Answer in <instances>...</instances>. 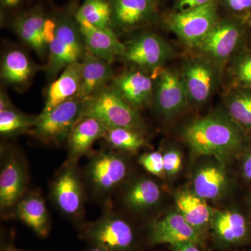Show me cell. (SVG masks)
Wrapping results in <instances>:
<instances>
[{
	"instance_id": "cell-1",
	"label": "cell",
	"mask_w": 251,
	"mask_h": 251,
	"mask_svg": "<svg viewBox=\"0 0 251 251\" xmlns=\"http://www.w3.org/2000/svg\"><path fill=\"white\" fill-rule=\"evenodd\" d=\"M193 152L226 163L245 147L246 131L226 112H215L190 122L182 132Z\"/></svg>"
},
{
	"instance_id": "cell-2",
	"label": "cell",
	"mask_w": 251,
	"mask_h": 251,
	"mask_svg": "<svg viewBox=\"0 0 251 251\" xmlns=\"http://www.w3.org/2000/svg\"><path fill=\"white\" fill-rule=\"evenodd\" d=\"M55 22V32L44 66L47 76L53 80L68 66L80 62L87 50L74 15H59Z\"/></svg>"
},
{
	"instance_id": "cell-3",
	"label": "cell",
	"mask_w": 251,
	"mask_h": 251,
	"mask_svg": "<svg viewBox=\"0 0 251 251\" xmlns=\"http://www.w3.org/2000/svg\"><path fill=\"white\" fill-rule=\"evenodd\" d=\"M94 117L107 128L125 127L143 132L145 122L139 111L122 98L111 85L84 100L82 117Z\"/></svg>"
},
{
	"instance_id": "cell-4",
	"label": "cell",
	"mask_w": 251,
	"mask_h": 251,
	"mask_svg": "<svg viewBox=\"0 0 251 251\" xmlns=\"http://www.w3.org/2000/svg\"><path fill=\"white\" fill-rule=\"evenodd\" d=\"M247 24L234 17L219 19L202 42L196 48L200 55L221 69L239 51Z\"/></svg>"
},
{
	"instance_id": "cell-5",
	"label": "cell",
	"mask_w": 251,
	"mask_h": 251,
	"mask_svg": "<svg viewBox=\"0 0 251 251\" xmlns=\"http://www.w3.org/2000/svg\"><path fill=\"white\" fill-rule=\"evenodd\" d=\"M219 0L186 11H175L166 18V27L190 48L196 49L219 21Z\"/></svg>"
},
{
	"instance_id": "cell-6",
	"label": "cell",
	"mask_w": 251,
	"mask_h": 251,
	"mask_svg": "<svg viewBox=\"0 0 251 251\" xmlns=\"http://www.w3.org/2000/svg\"><path fill=\"white\" fill-rule=\"evenodd\" d=\"M84 100L75 95L46 115H39L30 133L41 143L59 145L67 143L74 126L82 117Z\"/></svg>"
},
{
	"instance_id": "cell-7",
	"label": "cell",
	"mask_w": 251,
	"mask_h": 251,
	"mask_svg": "<svg viewBox=\"0 0 251 251\" xmlns=\"http://www.w3.org/2000/svg\"><path fill=\"white\" fill-rule=\"evenodd\" d=\"M125 45L122 59L151 74H156L163 68L174 55L170 44L151 31L136 34L125 43Z\"/></svg>"
},
{
	"instance_id": "cell-8",
	"label": "cell",
	"mask_w": 251,
	"mask_h": 251,
	"mask_svg": "<svg viewBox=\"0 0 251 251\" xmlns=\"http://www.w3.org/2000/svg\"><path fill=\"white\" fill-rule=\"evenodd\" d=\"M184 80L188 103L201 105L209 100L219 87L223 71L201 55L188 57L180 69Z\"/></svg>"
},
{
	"instance_id": "cell-9",
	"label": "cell",
	"mask_w": 251,
	"mask_h": 251,
	"mask_svg": "<svg viewBox=\"0 0 251 251\" xmlns=\"http://www.w3.org/2000/svg\"><path fill=\"white\" fill-rule=\"evenodd\" d=\"M76 163L67 161L54 176L50 196L56 207L71 219H80L85 207V187Z\"/></svg>"
},
{
	"instance_id": "cell-10",
	"label": "cell",
	"mask_w": 251,
	"mask_h": 251,
	"mask_svg": "<svg viewBox=\"0 0 251 251\" xmlns=\"http://www.w3.org/2000/svg\"><path fill=\"white\" fill-rule=\"evenodd\" d=\"M155 74L151 105L158 115L171 120L189 104L184 80L176 69L163 67Z\"/></svg>"
},
{
	"instance_id": "cell-11",
	"label": "cell",
	"mask_w": 251,
	"mask_h": 251,
	"mask_svg": "<svg viewBox=\"0 0 251 251\" xmlns=\"http://www.w3.org/2000/svg\"><path fill=\"white\" fill-rule=\"evenodd\" d=\"M128 173V164L121 155L110 150H101L91 158L85 173L94 192L104 196L120 186Z\"/></svg>"
},
{
	"instance_id": "cell-12",
	"label": "cell",
	"mask_w": 251,
	"mask_h": 251,
	"mask_svg": "<svg viewBox=\"0 0 251 251\" xmlns=\"http://www.w3.org/2000/svg\"><path fill=\"white\" fill-rule=\"evenodd\" d=\"M82 236L105 251H128L135 242L133 227L116 214L108 213L84 229Z\"/></svg>"
},
{
	"instance_id": "cell-13",
	"label": "cell",
	"mask_w": 251,
	"mask_h": 251,
	"mask_svg": "<svg viewBox=\"0 0 251 251\" xmlns=\"http://www.w3.org/2000/svg\"><path fill=\"white\" fill-rule=\"evenodd\" d=\"M3 156L0 171V209L6 214L14 211L25 195L28 172L25 162L17 151L7 150Z\"/></svg>"
},
{
	"instance_id": "cell-14",
	"label": "cell",
	"mask_w": 251,
	"mask_h": 251,
	"mask_svg": "<svg viewBox=\"0 0 251 251\" xmlns=\"http://www.w3.org/2000/svg\"><path fill=\"white\" fill-rule=\"evenodd\" d=\"M110 85L138 111L151 105L154 78L143 69L133 67L115 75Z\"/></svg>"
},
{
	"instance_id": "cell-15",
	"label": "cell",
	"mask_w": 251,
	"mask_h": 251,
	"mask_svg": "<svg viewBox=\"0 0 251 251\" xmlns=\"http://www.w3.org/2000/svg\"><path fill=\"white\" fill-rule=\"evenodd\" d=\"M111 4L112 26L122 31H130L156 19L160 0H109Z\"/></svg>"
},
{
	"instance_id": "cell-16",
	"label": "cell",
	"mask_w": 251,
	"mask_h": 251,
	"mask_svg": "<svg viewBox=\"0 0 251 251\" xmlns=\"http://www.w3.org/2000/svg\"><path fill=\"white\" fill-rule=\"evenodd\" d=\"M74 16L87 50L110 63L117 58H122L125 43L119 39L114 29L97 27L75 13Z\"/></svg>"
},
{
	"instance_id": "cell-17",
	"label": "cell",
	"mask_w": 251,
	"mask_h": 251,
	"mask_svg": "<svg viewBox=\"0 0 251 251\" xmlns=\"http://www.w3.org/2000/svg\"><path fill=\"white\" fill-rule=\"evenodd\" d=\"M153 244L176 245L181 243L201 244V232L191 226L178 211L171 212L153 223L150 229Z\"/></svg>"
},
{
	"instance_id": "cell-18",
	"label": "cell",
	"mask_w": 251,
	"mask_h": 251,
	"mask_svg": "<svg viewBox=\"0 0 251 251\" xmlns=\"http://www.w3.org/2000/svg\"><path fill=\"white\" fill-rule=\"evenodd\" d=\"M200 165L193 178V192L206 201H214L224 196L229 186V177L225 163L214 157Z\"/></svg>"
},
{
	"instance_id": "cell-19",
	"label": "cell",
	"mask_w": 251,
	"mask_h": 251,
	"mask_svg": "<svg viewBox=\"0 0 251 251\" xmlns=\"http://www.w3.org/2000/svg\"><path fill=\"white\" fill-rule=\"evenodd\" d=\"M115 71L112 63L87 50L81 61L80 86L77 96L82 100L93 97L100 90L111 83L115 77Z\"/></svg>"
},
{
	"instance_id": "cell-20",
	"label": "cell",
	"mask_w": 251,
	"mask_h": 251,
	"mask_svg": "<svg viewBox=\"0 0 251 251\" xmlns=\"http://www.w3.org/2000/svg\"><path fill=\"white\" fill-rule=\"evenodd\" d=\"M47 17L40 8L28 10L16 16L13 21L15 33L38 56L44 59L49 48L44 39V28Z\"/></svg>"
},
{
	"instance_id": "cell-21",
	"label": "cell",
	"mask_w": 251,
	"mask_h": 251,
	"mask_svg": "<svg viewBox=\"0 0 251 251\" xmlns=\"http://www.w3.org/2000/svg\"><path fill=\"white\" fill-rule=\"evenodd\" d=\"M36 72L37 66L22 50L9 49L3 54L0 75L4 84L17 90H24Z\"/></svg>"
},
{
	"instance_id": "cell-22",
	"label": "cell",
	"mask_w": 251,
	"mask_h": 251,
	"mask_svg": "<svg viewBox=\"0 0 251 251\" xmlns=\"http://www.w3.org/2000/svg\"><path fill=\"white\" fill-rule=\"evenodd\" d=\"M107 127L94 117H82L74 126L67 141L69 160H77L90 151L96 141L103 138Z\"/></svg>"
},
{
	"instance_id": "cell-23",
	"label": "cell",
	"mask_w": 251,
	"mask_h": 251,
	"mask_svg": "<svg viewBox=\"0 0 251 251\" xmlns=\"http://www.w3.org/2000/svg\"><path fill=\"white\" fill-rule=\"evenodd\" d=\"M210 224L214 237L225 245L244 242L249 234L247 219L234 209L214 211Z\"/></svg>"
},
{
	"instance_id": "cell-24",
	"label": "cell",
	"mask_w": 251,
	"mask_h": 251,
	"mask_svg": "<svg viewBox=\"0 0 251 251\" xmlns=\"http://www.w3.org/2000/svg\"><path fill=\"white\" fill-rule=\"evenodd\" d=\"M15 214L37 235L45 237L50 229L49 211L40 193L33 191L25 195L15 207Z\"/></svg>"
},
{
	"instance_id": "cell-25",
	"label": "cell",
	"mask_w": 251,
	"mask_h": 251,
	"mask_svg": "<svg viewBox=\"0 0 251 251\" xmlns=\"http://www.w3.org/2000/svg\"><path fill=\"white\" fill-rule=\"evenodd\" d=\"M81 62L68 66L50 85L44 108L40 115L49 113L59 105L77 95L80 86Z\"/></svg>"
},
{
	"instance_id": "cell-26",
	"label": "cell",
	"mask_w": 251,
	"mask_h": 251,
	"mask_svg": "<svg viewBox=\"0 0 251 251\" xmlns=\"http://www.w3.org/2000/svg\"><path fill=\"white\" fill-rule=\"evenodd\" d=\"M161 198V190L156 181L149 178L135 179L126 188L123 202L135 212H145L155 207Z\"/></svg>"
},
{
	"instance_id": "cell-27",
	"label": "cell",
	"mask_w": 251,
	"mask_h": 251,
	"mask_svg": "<svg viewBox=\"0 0 251 251\" xmlns=\"http://www.w3.org/2000/svg\"><path fill=\"white\" fill-rule=\"evenodd\" d=\"M177 211L186 221L200 232L211 224L214 210L209 206L206 200L200 197L194 192L182 191L175 196Z\"/></svg>"
},
{
	"instance_id": "cell-28",
	"label": "cell",
	"mask_w": 251,
	"mask_h": 251,
	"mask_svg": "<svg viewBox=\"0 0 251 251\" xmlns=\"http://www.w3.org/2000/svg\"><path fill=\"white\" fill-rule=\"evenodd\" d=\"M224 103L226 113L251 133V87L232 86L225 96Z\"/></svg>"
},
{
	"instance_id": "cell-29",
	"label": "cell",
	"mask_w": 251,
	"mask_h": 251,
	"mask_svg": "<svg viewBox=\"0 0 251 251\" xmlns=\"http://www.w3.org/2000/svg\"><path fill=\"white\" fill-rule=\"evenodd\" d=\"M103 139L114 150L128 152H135L146 145L143 132L125 127L107 128Z\"/></svg>"
},
{
	"instance_id": "cell-30",
	"label": "cell",
	"mask_w": 251,
	"mask_h": 251,
	"mask_svg": "<svg viewBox=\"0 0 251 251\" xmlns=\"http://www.w3.org/2000/svg\"><path fill=\"white\" fill-rule=\"evenodd\" d=\"M75 14L97 27L114 29L109 0H84Z\"/></svg>"
},
{
	"instance_id": "cell-31",
	"label": "cell",
	"mask_w": 251,
	"mask_h": 251,
	"mask_svg": "<svg viewBox=\"0 0 251 251\" xmlns=\"http://www.w3.org/2000/svg\"><path fill=\"white\" fill-rule=\"evenodd\" d=\"M37 116H31L16 108L0 111V133L11 137L29 132L35 126Z\"/></svg>"
},
{
	"instance_id": "cell-32",
	"label": "cell",
	"mask_w": 251,
	"mask_h": 251,
	"mask_svg": "<svg viewBox=\"0 0 251 251\" xmlns=\"http://www.w3.org/2000/svg\"><path fill=\"white\" fill-rule=\"evenodd\" d=\"M229 63L228 72L232 86L251 87V50L238 51Z\"/></svg>"
},
{
	"instance_id": "cell-33",
	"label": "cell",
	"mask_w": 251,
	"mask_h": 251,
	"mask_svg": "<svg viewBox=\"0 0 251 251\" xmlns=\"http://www.w3.org/2000/svg\"><path fill=\"white\" fill-rule=\"evenodd\" d=\"M138 163L146 170L158 177L166 176L163 166V153L160 151L143 153L138 158Z\"/></svg>"
},
{
	"instance_id": "cell-34",
	"label": "cell",
	"mask_w": 251,
	"mask_h": 251,
	"mask_svg": "<svg viewBox=\"0 0 251 251\" xmlns=\"http://www.w3.org/2000/svg\"><path fill=\"white\" fill-rule=\"evenodd\" d=\"M222 4L234 18L250 25L251 0H222Z\"/></svg>"
},
{
	"instance_id": "cell-35",
	"label": "cell",
	"mask_w": 251,
	"mask_h": 251,
	"mask_svg": "<svg viewBox=\"0 0 251 251\" xmlns=\"http://www.w3.org/2000/svg\"><path fill=\"white\" fill-rule=\"evenodd\" d=\"M163 156L166 176L171 177L177 174L182 166V156L179 150L169 149L163 153Z\"/></svg>"
},
{
	"instance_id": "cell-36",
	"label": "cell",
	"mask_w": 251,
	"mask_h": 251,
	"mask_svg": "<svg viewBox=\"0 0 251 251\" xmlns=\"http://www.w3.org/2000/svg\"><path fill=\"white\" fill-rule=\"evenodd\" d=\"M215 0H176L175 11H186L212 2Z\"/></svg>"
},
{
	"instance_id": "cell-37",
	"label": "cell",
	"mask_w": 251,
	"mask_h": 251,
	"mask_svg": "<svg viewBox=\"0 0 251 251\" xmlns=\"http://www.w3.org/2000/svg\"><path fill=\"white\" fill-rule=\"evenodd\" d=\"M242 173L246 179L251 181V151L246 155L243 161Z\"/></svg>"
},
{
	"instance_id": "cell-38",
	"label": "cell",
	"mask_w": 251,
	"mask_h": 251,
	"mask_svg": "<svg viewBox=\"0 0 251 251\" xmlns=\"http://www.w3.org/2000/svg\"><path fill=\"white\" fill-rule=\"evenodd\" d=\"M12 108H14V107L11 103L9 96L4 90L1 88L0 92V111Z\"/></svg>"
},
{
	"instance_id": "cell-39",
	"label": "cell",
	"mask_w": 251,
	"mask_h": 251,
	"mask_svg": "<svg viewBox=\"0 0 251 251\" xmlns=\"http://www.w3.org/2000/svg\"><path fill=\"white\" fill-rule=\"evenodd\" d=\"M173 251H202L194 243L186 242L173 246Z\"/></svg>"
},
{
	"instance_id": "cell-40",
	"label": "cell",
	"mask_w": 251,
	"mask_h": 251,
	"mask_svg": "<svg viewBox=\"0 0 251 251\" xmlns=\"http://www.w3.org/2000/svg\"><path fill=\"white\" fill-rule=\"evenodd\" d=\"M1 4L6 8H14L18 6L16 0H0Z\"/></svg>"
},
{
	"instance_id": "cell-41",
	"label": "cell",
	"mask_w": 251,
	"mask_h": 251,
	"mask_svg": "<svg viewBox=\"0 0 251 251\" xmlns=\"http://www.w3.org/2000/svg\"><path fill=\"white\" fill-rule=\"evenodd\" d=\"M86 251H105L103 249H102L101 248L97 247V246L92 245V247H91L90 249H89L88 250Z\"/></svg>"
},
{
	"instance_id": "cell-42",
	"label": "cell",
	"mask_w": 251,
	"mask_h": 251,
	"mask_svg": "<svg viewBox=\"0 0 251 251\" xmlns=\"http://www.w3.org/2000/svg\"><path fill=\"white\" fill-rule=\"evenodd\" d=\"M14 248L9 247L6 248V250H5L4 251H14Z\"/></svg>"
},
{
	"instance_id": "cell-43",
	"label": "cell",
	"mask_w": 251,
	"mask_h": 251,
	"mask_svg": "<svg viewBox=\"0 0 251 251\" xmlns=\"http://www.w3.org/2000/svg\"><path fill=\"white\" fill-rule=\"evenodd\" d=\"M16 3H17V4H19L20 3H21V0H16Z\"/></svg>"
},
{
	"instance_id": "cell-44",
	"label": "cell",
	"mask_w": 251,
	"mask_h": 251,
	"mask_svg": "<svg viewBox=\"0 0 251 251\" xmlns=\"http://www.w3.org/2000/svg\"><path fill=\"white\" fill-rule=\"evenodd\" d=\"M14 251H23L18 250V249H14Z\"/></svg>"
},
{
	"instance_id": "cell-45",
	"label": "cell",
	"mask_w": 251,
	"mask_h": 251,
	"mask_svg": "<svg viewBox=\"0 0 251 251\" xmlns=\"http://www.w3.org/2000/svg\"><path fill=\"white\" fill-rule=\"evenodd\" d=\"M250 49L251 50V47H250Z\"/></svg>"
},
{
	"instance_id": "cell-46",
	"label": "cell",
	"mask_w": 251,
	"mask_h": 251,
	"mask_svg": "<svg viewBox=\"0 0 251 251\" xmlns=\"http://www.w3.org/2000/svg\"><path fill=\"white\" fill-rule=\"evenodd\" d=\"M250 26H251V23H250Z\"/></svg>"
}]
</instances>
